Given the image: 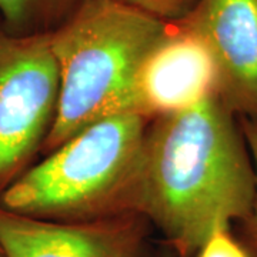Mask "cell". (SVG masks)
Returning a JSON list of instances; mask_svg holds the SVG:
<instances>
[{
  "label": "cell",
  "mask_w": 257,
  "mask_h": 257,
  "mask_svg": "<svg viewBox=\"0 0 257 257\" xmlns=\"http://www.w3.org/2000/svg\"><path fill=\"white\" fill-rule=\"evenodd\" d=\"M256 169L240 119L217 94L150 121L140 213L180 257L216 230L246 220Z\"/></svg>",
  "instance_id": "6da1fadb"
},
{
  "label": "cell",
  "mask_w": 257,
  "mask_h": 257,
  "mask_svg": "<svg viewBox=\"0 0 257 257\" xmlns=\"http://www.w3.org/2000/svg\"><path fill=\"white\" fill-rule=\"evenodd\" d=\"M150 121L124 111L89 124L30 166L0 196V207L67 223L142 214Z\"/></svg>",
  "instance_id": "7a4b0ae2"
},
{
  "label": "cell",
  "mask_w": 257,
  "mask_h": 257,
  "mask_svg": "<svg viewBox=\"0 0 257 257\" xmlns=\"http://www.w3.org/2000/svg\"><path fill=\"white\" fill-rule=\"evenodd\" d=\"M167 23L116 0H80L53 33L59 100L42 153L97 120L128 111L139 67Z\"/></svg>",
  "instance_id": "3957f363"
},
{
  "label": "cell",
  "mask_w": 257,
  "mask_h": 257,
  "mask_svg": "<svg viewBox=\"0 0 257 257\" xmlns=\"http://www.w3.org/2000/svg\"><path fill=\"white\" fill-rule=\"evenodd\" d=\"M57 100L50 35L13 36L0 28V196L42 152Z\"/></svg>",
  "instance_id": "277c9868"
},
{
  "label": "cell",
  "mask_w": 257,
  "mask_h": 257,
  "mask_svg": "<svg viewBox=\"0 0 257 257\" xmlns=\"http://www.w3.org/2000/svg\"><path fill=\"white\" fill-rule=\"evenodd\" d=\"M149 226L138 213L67 223L0 207V251L3 257H143Z\"/></svg>",
  "instance_id": "5b68a950"
},
{
  "label": "cell",
  "mask_w": 257,
  "mask_h": 257,
  "mask_svg": "<svg viewBox=\"0 0 257 257\" xmlns=\"http://www.w3.org/2000/svg\"><path fill=\"white\" fill-rule=\"evenodd\" d=\"M179 25L199 37L217 69V96L257 123V0H199Z\"/></svg>",
  "instance_id": "8992f818"
},
{
  "label": "cell",
  "mask_w": 257,
  "mask_h": 257,
  "mask_svg": "<svg viewBox=\"0 0 257 257\" xmlns=\"http://www.w3.org/2000/svg\"><path fill=\"white\" fill-rule=\"evenodd\" d=\"M217 94V69L202 40L169 25L139 67L128 111L153 120L190 109Z\"/></svg>",
  "instance_id": "52a82bcc"
},
{
  "label": "cell",
  "mask_w": 257,
  "mask_h": 257,
  "mask_svg": "<svg viewBox=\"0 0 257 257\" xmlns=\"http://www.w3.org/2000/svg\"><path fill=\"white\" fill-rule=\"evenodd\" d=\"M80 0H0L2 29L13 36L50 35Z\"/></svg>",
  "instance_id": "ba28073f"
},
{
  "label": "cell",
  "mask_w": 257,
  "mask_h": 257,
  "mask_svg": "<svg viewBox=\"0 0 257 257\" xmlns=\"http://www.w3.org/2000/svg\"><path fill=\"white\" fill-rule=\"evenodd\" d=\"M167 25L183 20L199 0H116Z\"/></svg>",
  "instance_id": "9c48e42d"
},
{
  "label": "cell",
  "mask_w": 257,
  "mask_h": 257,
  "mask_svg": "<svg viewBox=\"0 0 257 257\" xmlns=\"http://www.w3.org/2000/svg\"><path fill=\"white\" fill-rule=\"evenodd\" d=\"M240 119V124L243 128L244 138L247 140L248 149L251 153V159L254 163V169H256V180H257V123L251 121L247 119ZM243 226V233H244V239L247 241L248 247L251 248L257 254V190H256V199L253 203L251 211L247 216L246 220L241 221Z\"/></svg>",
  "instance_id": "30bf717a"
},
{
  "label": "cell",
  "mask_w": 257,
  "mask_h": 257,
  "mask_svg": "<svg viewBox=\"0 0 257 257\" xmlns=\"http://www.w3.org/2000/svg\"><path fill=\"white\" fill-rule=\"evenodd\" d=\"M197 253L199 257H251L247 248L230 234L229 229L211 233Z\"/></svg>",
  "instance_id": "8fae6325"
},
{
  "label": "cell",
  "mask_w": 257,
  "mask_h": 257,
  "mask_svg": "<svg viewBox=\"0 0 257 257\" xmlns=\"http://www.w3.org/2000/svg\"><path fill=\"white\" fill-rule=\"evenodd\" d=\"M0 257H3V254H2V251H0Z\"/></svg>",
  "instance_id": "7c38bea8"
}]
</instances>
